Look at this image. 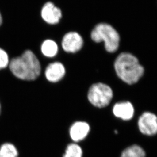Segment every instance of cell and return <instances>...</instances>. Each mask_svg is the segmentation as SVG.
<instances>
[{"instance_id":"cell-16","label":"cell","mask_w":157,"mask_h":157,"mask_svg":"<svg viewBox=\"0 0 157 157\" xmlns=\"http://www.w3.org/2000/svg\"><path fill=\"white\" fill-rule=\"evenodd\" d=\"M2 21H3V20H2V17L1 14L0 13V26L1 25L2 23Z\"/></svg>"},{"instance_id":"cell-12","label":"cell","mask_w":157,"mask_h":157,"mask_svg":"<svg viewBox=\"0 0 157 157\" xmlns=\"http://www.w3.org/2000/svg\"><path fill=\"white\" fill-rule=\"evenodd\" d=\"M145 152L139 145L134 144L125 148L121 157H145Z\"/></svg>"},{"instance_id":"cell-9","label":"cell","mask_w":157,"mask_h":157,"mask_svg":"<svg viewBox=\"0 0 157 157\" xmlns=\"http://www.w3.org/2000/svg\"><path fill=\"white\" fill-rule=\"evenodd\" d=\"M90 130V126L87 122L77 121L75 122L70 128V136L74 142H79L87 137Z\"/></svg>"},{"instance_id":"cell-11","label":"cell","mask_w":157,"mask_h":157,"mask_svg":"<svg viewBox=\"0 0 157 157\" xmlns=\"http://www.w3.org/2000/svg\"><path fill=\"white\" fill-rule=\"evenodd\" d=\"M42 54L47 57H53L58 52V47L54 41L48 39L42 43L41 47Z\"/></svg>"},{"instance_id":"cell-3","label":"cell","mask_w":157,"mask_h":157,"mask_svg":"<svg viewBox=\"0 0 157 157\" xmlns=\"http://www.w3.org/2000/svg\"><path fill=\"white\" fill-rule=\"evenodd\" d=\"M91 37L95 42L104 41L105 49L109 53L115 52L119 47V34L112 26L106 23L97 25L91 32Z\"/></svg>"},{"instance_id":"cell-8","label":"cell","mask_w":157,"mask_h":157,"mask_svg":"<svg viewBox=\"0 0 157 157\" xmlns=\"http://www.w3.org/2000/svg\"><path fill=\"white\" fill-rule=\"evenodd\" d=\"M65 67L61 62H55L50 64L45 71V77L48 81L56 83L65 76Z\"/></svg>"},{"instance_id":"cell-6","label":"cell","mask_w":157,"mask_h":157,"mask_svg":"<svg viewBox=\"0 0 157 157\" xmlns=\"http://www.w3.org/2000/svg\"><path fill=\"white\" fill-rule=\"evenodd\" d=\"M83 45V38L76 32L67 33L62 39V48L64 51L67 53L77 52L81 49Z\"/></svg>"},{"instance_id":"cell-1","label":"cell","mask_w":157,"mask_h":157,"mask_svg":"<svg viewBox=\"0 0 157 157\" xmlns=\"http://www.w3.org/2000/svg\"><path fill=\"white\" fill-rule=\"evenodd\" d=\"M9 67L11 73L21 80L33 81L40 74V62L30 50H27L21 56L13 58L9 62Z\"/></svg>"},{"instance_id":"cell-15","label":"cell","mask_w":157,"mask_h":157,"mask_svg":"<svg viewBox=\"0 0 157 157\" xmlns=\"http://www.w3.org/2000/svg\"><path fill=\"white\" fill-rule=\"evenodd\" d=\"M9 63V57L7 53L0 48V70L6 68Z\"/></svg>"},{"instance_id":"cell-4","label":"cell","mask_w":157,"mask_h":157,"mask_svg":"<svg viewBox=\"0 0 157 157\" xmlns=\"http://www.w3.org/2000/svg\"><path fill=\"white\" fill-rule=\"evenodd\" d=\"M113 93L111 88L102 83L94 84L89 88L88 99L90 103L98 108H104L110 104Z\"/></svg>"},{"instance_id":"cell-5","label":"cell","mask_w":157,"mask_h":157,"mask_svg":"<svg viewBox=\"0 0 157 157\" xmlns=\"http://www.w3.org/2000/svg\"><path fill=\"white\" fill-rule=\"evenodd\" d=\"M138 125L143 134L154 135L157 133V117L151 112H144L139 117Z\"/></svg>"},{"instance_id":"cell-10","label":"cell","mask_w":157,"mask_h":157,"mask_svg":"<svg viewBox=\"0 0 157 157\" xmlns=\"http://www.w3.org/2000/svg\"><path fill=\"white\" fill-rule=\"evenodd\" d=\"M113 113L117 117L124 121H128L134 116V109L133 105L129 101H121L114 106Z\"/></svg>"},{"instance_id":"cell-14","label":"cell","mask_w":157,"mask_h":157,"mask_svg":"<svg viewBox=\"0 0 157 157\" xmlns=\"http://www.w3.org/2000/svg\"><path fill=\"white\" fill-rule=\"evenodd\" d=\"M83 151L78 144H69L67 147L63 157H82Z\"/></svg>"},{"instance_id":"cell-2","label":"cell","mask_w":157,"mask_h":157,"mask_svg":"<svg viewBox=\"0 0 157 157\" xmlns=\"http://www.w3.org/2000/svg\"><path fill=\"white\" fill-rule=\"evenodd\" d=\"M114 68L118 77L128 84L137 83L144 74V68L137 58L131 53L124 52L117 56Z\"/></svg>"},{"instance_id":"cell-7","label":"cell","mask_w":157,"mask_h":157,"mask_svg":"<svg viewBox=\"0 0 157 157\" xmlns=\"http://www.w3.org/2000/svg\"><path fill=\"white\" fill-rule=\"evenodd\" d=\"M41 13L43 20L51 25L57 24L62 17L60 9L56 7L51 2H48L44 5Z\"/></svg>"},{"instance_id":"cell-13","label":"cell","mask_w":157,"mask_h":157,"mask_svg":"<svg viewBox=\"0 0 157 157\" xmlns=\"http://www.w3.org/2000/svg\"><path fill=\"white\" fill-rule=\"evenodd\" d=\"M18 151L11 144L6 143L0 147V157H17Z\"/></svg>"},{"instance_id":"cell-17","label":"cell","mask_w":157,"mask_h":157,"mask_svg":"<svg viewBox=\"0 0 157 157\" xmlns=\"http://www.w3.org/2000/svg\"><path fill=\"white\" fill-rule=\"evenodd\" d=\"M0 112H1V105H0Z\"/></svg>"}]
</instances>
